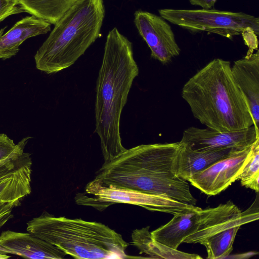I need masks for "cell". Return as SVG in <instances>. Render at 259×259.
Returning <instances> with one entry per match:
<instances>
[{"label":"cell","mask_w":259,"mask_h":259,"mask_svg":"<svg viewBox=\"0 0 259 259\" xmlns=\"http://www.w3.org/2000/svg\"><path fill=\"white\" fill-rule=\"evenodd\" d=\"M233 77L245 96L259 132V51L236 60L231 67Z\"/></svg>","instance_id":"13"},{"label":"cell","mask_w":259,"mask_h":259,"mask_svg":"<svg viewBox=\"0 0 259 259\" xmlns=\"http://www.w3.org/2000/svg\"><path fill=\"white\" fill-rule=\"evenodd\" d=\"M245 44L248 47L247 55L253 53L254 50H258L257 35L250 27L244 29L241 33Z\"/></svg>","instance_id":"24"},{"label":"cell","mask_w":259,"mask_h":259,"mask_svg":"<svg viewBox=\"0 0 259 259\" xmlns=\"http://www.w3.org/2000/svg\"><path fill=\"white\" fill-rule=\"evenodd\" d=\"M236 151L238 150L232 149L195 150L181 143L174 163V171L177 177L188 181L193 176Z\"/></svg>","instance_id":"15"},{"label":"cell","mask_w":259,"mask_h":259,"mask_svg":"<svg viewBox=\"0 0 259 259\" xmlns=\"http://www.w3.org/2000/svg\"><path fill=\"white\" fill-rule=\"evenodd\" d=\"M24 12L14 0H0V22L8 17Z\"/></svg>","instance_id":"22"},{"label":"cell","mask_w":259,"mask_h":259,"mask_svg":"<svg viewBox=\"0 0 259 259\" xmlns=\"http://www.w3.org/2000/svg\"><path fill=\"white\" fill-rule=\"evenodd\" d=\"M201 208H195L174 215L165 225L151 232L152 238L169 247L178 249L183 240L191 234Z\"/></svg>","instance_id":"17"},{"label":"cell","mask_w":259,"mask_h":259,"mask_svg":"<svg viewBox=\"0 0 259 259\" xmlns=\"http://www.w3.org/2000/svg\"><path fill=\"white\" fill-rule=\"evenodd\" d=\"M26 230L76 258H127L121 234L98 222L56 217L45 211L27 223Z\"/></svg>","instance_id":"5"},{"label":"cell","mask_w":259,"mask_h":259,"mask_svg":"<svg viewBox=\"0 0 259 259\" xmlns=\"http://www.w3.org/2000/svg\"><path fill=\"white\" fill-rule=\"evenodd\" d=\"M134 16L135 25L150 49L152 58L166 64L179 55L180 49L174 33L164 18L141 10L136 11Z\"/></svg>","instance_id":"9"},{"label":"cell","mask_w":259,"mask_h":259,"mask_svg":"<svg viewBox=\"0 0 259 259\" xmlns=\"http://www.w3.org/2000/svg\"><path fill=\"white\" fill-rule=\"evenodd\" d=\"M158 12L165 20L194 33L207 31L233 39L250 27L259 34V18L243 12L202 9H163Z\"/></svg>","instance_id":"6"},{"label":"cell","mask_w":259,"mask_h":259,"mask_svg":"<svg viewBox=\"0 0 259 259\" xmlns=\"http://www.w3.org/2000/svg\"><path fill=\"white\" fill-rule=\"evenodd\" d=\"M240 226H235L221 231L202 241L205 246L207 258H222L227 257L233 250V244Z\"/></svg>","instance_id":"20"},{"label":"cell","mask_w":259,"mask_h":259,"mask_svg":"<svg viewBox=\"0 0 259 259\" xmlns=\"http://www.w3.org/2000/svg\"><path fill=\"white\" fill-rule=\"evenodd\" d=\"M76 203L102 211L116 203L137 205L149 210L175 215L196 207L166 196L152 194L111 185L103 186L92 181L85 187V192L76 193Z\"/></svg>","instance_id":"7"},{"label":"cell","mask_w":259,"mask_h":259,"mask_svg":"<svg viewBox=\"0 0 259 259\" xmlns=\"http://www.w3.org/2000/svg\"><path fill=\"white\" fill-rule=\"evenodd\" d=\"M24 11L55 24L78 0H14Z\"/></svg>","instance_id":"19"},{"label":"cell","mask_w":259,"mask_h":259,"mask_svg":"<svg viewBox=\"0 0 259 259\" xmlns=\"http://www.w3.org/2000/svg\"><path fill=\"white\" fill-rule=\"evenodd\" d=\"M0 252L32 259H62L66 255L57 247L29 232L9 230L0 235Z\"/></svg>","instance_id":"12"},{"label":"cell","mask_w":259,"mask_h":259,"mask_svg":"<svg viewBox=\"0 0 259 259\" xmlns=\"http://www.w3.org/2000/svg\"><path fill=\"white\" fill-rule=\"evenodd\" d=\"M192 5L200 6L202 9L210 10L214 6L217 0H188Z\"/></svg>","instance_id":"25"},{"label":"cell","mask_w":259,"mask_h":259,"mask_svg":"<svg viewBox=\"0 0 259 259\" xmlns=\"http://www.w3.org/2000/svg\"><path fill=\"white\" fill-rule=\"evenodd\" d=\"M259 138L254 125L230 132L191 126L183 132L181 143L195 150L232 149L241 150L250 147Z\"/></svg>","instance_id":"10"},{"label":"cell","mask_w":259,"mask_h":259,"mask_svg":"<svg viewBox=\"0 0 259 259\" xmlns=\"http://www.w3.org/2000/svg\"><path fill=\"white\" fill-rule=\"evenodd\" d=\"M258 199L257 194L251 206L243 212L230 200L215 207L201 209L192 232L183 243H200L226 229L235 226H241L258 220Z\"/></svg>","instance_id":"8"},{"label":"cell","mask_w":259,"mask_h":259,"mask_svg":"<svg viewBox=\"0 0 259 259\" xmlns=\"http://www.w3.org/2000/svg\"><path fill=\"white\" fill-rule=\"evenodd\" d=\"M182 97L193 116L207 128L219 132L254 125L247 100L235 82L230 62L214 59L184 85Z\"/></svg>","instance_id":"3"},{"label":"cell","mask_w":259,"mask_h":259,"mask_svg":"<svg viewBox=\"0 0 259 259\" xmlns=\"http://www.w3.org/2000/svg\"><path fill=\"white\" fill-rule=\"evenodd\" d=\"M251 146L236 151L189 180L192 185L208 196H214L226 190L238 180L246 163Z\"/></svg>","instance_id":"11"},{"label":"cell","mask_w":259,"mask_h":259,"mask_svg":"<svg viewBox=\"0 0 259 259\" xmlns=\"http://www.w3.org/2000/svg\"><path fill=\"white\" fill-rule=\"evenodd\" d=\"M6 27L0 30V59L3 60L16 55L20 45L27 39L50 31L51 24L32 15L18 21L4 34Z\"/></svg>","instance_id":"16"},{"label":"cell","mask_w":259,"mask_h":259,"mask_svg":"<svg viewBox=\"0 0 259 259\" xmlns=\"http://www.w3.org/2000/svg\"><path fill=\"white\" fill-rule=\"evenodd\" d=\"M181 143L142 144L129 149L104 163L93 180L111 185L162 195L195 205L189 184L174 171Z\"/></svg>","instance_id":"2"},{"label":"cell","mask_w":259,"mask_h":259,"mask_svg":"<svg viewBox=\"0 0 259 259\" xmlns=\"http://www.w3.org/2000/svg\"><path fill=\"white\" fill-rule=\"evenodd\" d=\"M104 15L103 0H78L37 51L36 68L50 74L72 66L100 36Z\"/></svg>","instance_id":"4"},{"label":"cell","mask_w":259,"mask_h":259,"mask_svg":"<svg viewBox=\"0 0 259 259\" xmlns=\"http://www.w3.org/2000/svg\"><path fill=\"white\" fill-rule=\"evenodd\" d=\"M10 257L11 256L8 255L6 253L0 252V259H7Z\"/></svg>","instance_id":"26"},{"label":"cell","mask_w":259,"mask_h":259,"mask_svg":"<svg viewBox=\"0 0 259 259\" xmlns=\"http://www.w3.org/2000/svg\"><path fill=\"white\" fill-rule=\"evenodd\" d=\"M149 226L135 230L132 238L133 244L150 258L165 259H200L197 254L189 253L169 247L154 239L149 231Z\"/></svg>","instance_id":"18"},{"label":"cell","mask_w":259,"mask_h":259,"mask_svg":"<svg viewBox=\"0 0 259 259\" xmlns=\"http://www.w3.org/2000/svg\"><path fill=\"white\" fill-rule=\"evenodd\" d=\"M243 186L259 191V138L251 145L246 163L239 177Z\"/></svg>","instance_id":"21"},{"label":"cell","mask_w":259,"mask_h":259,"mask_svg":"<svg viewBox=\"0 0 259 259\" xmlns=\"http://www.w3.org/2000/svg\"><path fill=\"white\" fill-rule=\"evenodd\" d=\"M16 146L17 144L7 135L0 134V162L9 157Z\"/></svg>","instance_id":"23"},{"label":"cell","mask_w":259,"mask_h":259,"mask_svg":"<svg viewBox=\"0 0 259 259\" xmlns=\"http://www.w3.org/2000/svg\"><path fill=\"white\" fill-rule=\"evenodd\" d=\"M32 164L30 154L24 152L14 166L0 170V203L20 202L30 194Z\"/></svg>","instance_id":"14"},{"label":"cell","mask_w":259,"mask_h":259,"mask_svg":"<svg viewBox=\"0 0 259 259\" xmlns=\"http://www.w3.org/2000/svg\"><path fill=\"white\" fill-rule=\"evenodd\" d=\"M138 74L132 42L113 28L107 36L96 88L95 132L100 140L104 163L126 149L121 143L120 117Z\"/></svg>","instance_id":"1"}]
</instances>
